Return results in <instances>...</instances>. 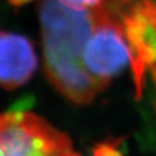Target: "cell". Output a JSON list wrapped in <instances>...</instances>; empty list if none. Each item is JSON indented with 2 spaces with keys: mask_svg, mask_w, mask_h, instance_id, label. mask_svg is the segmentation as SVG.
Here are the masks:
<instances>
[{
  "mask_svg": "<svg viewBox=\"0 0 156 156\" xmlns=\"http://www.w3.org/2000/svg\"><path fill=\"white\" fill-rule=\"evenodd\" d=\"M59 2L75 10H95L109 3V0H59Z\"/></svg>",
  "mask_w": 156,
  "mask_h": 156,
  "instance_id": "cell-7",
  "label": "cell"
},
{
  "mask_svg": "<svg viewBox=\"0 0 156 156\" xmlns=\"http://www.w3.org/2000/svg\"><path fill=\"white\" fill-rule=\"evenodd\" d=\"M95 22L84 49L87 71L105 87L132 65V51L122 16L111 5L92 10Z\"/></svg>",
  "mask_w": 156,
  "mask_h": 156,
  "instance_id": "cell-3",
  "label": "cell"
},
{
  "mask_svg": "<svg viewBox=\"0 0 156 156\" xmlns=\"http://www.w3.org/2000/svg\"><path fill=\"white\" fill-rule=\"evenodd\" d=\"M95 22L92 10H75L59 0H43L40 23L48 81L68 101L87 105L106 87L87 71L84 49Z\"/></svg>",
  "mask_w": 156,
  "mask_h": 156,
  "instance_id": "cell-1",
  "label": "cell"
},
{
  "mask_svg": "<svg viewBox=\"0 0 156 156\" xmlns=\"http://www.w3.org/2000/svg\"><path fill=\"white\" fill-rule=\"evenodd\" d=\"M8 2L12 5V6H22L30 2H32V0H8Z\"/></svg>",
  "mask_w": 156,
  "mask_h": 156,
  "instance_id": "cell-8",
  "label": "cell"
},
{
  "mask_svg": "<svg viewBox=\"0 0 156 156\" xmlns=\"http://www.w3.org/2000/svg\"><path fill=\"white\" fill-rule=\"evenodd\" d=\"M92 156H123V154L119 149V141L106 140L95 146Z\"/></svg>",
  "mask_w": 156,
  "mask_h": 156,
  "instance_id": "cell-6",
  "label": "cell"
},
{
  "mask_svg": "<svg viewBox=\"0 0 156 156\" xmlns=\"http://www.w3.org/2000/svg\"><path fill=\"white\" fill-rule=\"evenodd\" d=\"M0 156H80L71 139L32 112L0 113Z\"/></svg>",
  "mask_w": 156,
  "mask_h": 156,
  "instance_id": "cell-2",
  "label": "cell"
},
{
  "mask_svg": "<svg viewBox=\"0 0 156 156\" xmlns=\"http://www.w3.org/2000/svg\"><path fill=\"white\" fill-rule=\"evenodd\" d=\"M38 59L32 42L22 34L0 31V86L21 87L31 80Z\"/></svg>",
  "mask_w": 156,
  "mask_h": 156,
  "instance_id": "cell-5",
  "label": "cell"
},
{
  "mask_svg": "<svg viewBox=\"0 0 156 156\" xmlns=\"http://www.w3.org/2000/svg\"><path fill=\"white\" fill-rule=\"evenodd\" d=\"M132 51V70L138 83L143 73L156 64V6L144 3L133 6L122 16Z\"/></svg>",
  "mask_w": 156,
  "mask_h": 156,
  "instance_id": "cell-4",
  "label": "cell"
}]
</instances>
